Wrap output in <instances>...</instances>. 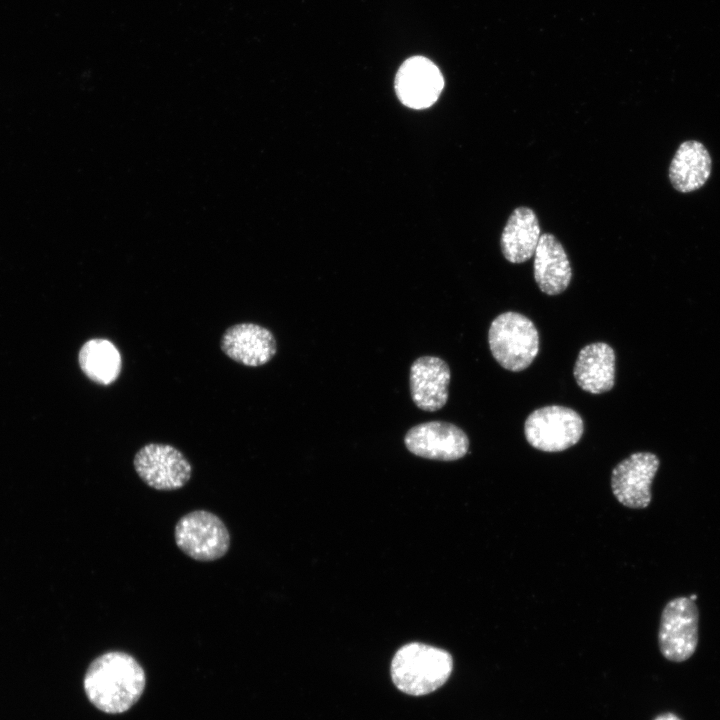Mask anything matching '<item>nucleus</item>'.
Returning a JSON list of instances; mask_svg holds the SVG:
<instances>
[{
    "mask_svg": "<svg viewBox=\"0 0 720 720\" xmlns=\"http://www.w3.org/2000/svg\"><path fill=\"white\" fill-rule=\"evenodd\" d=\"M581 416L571 408L551 405L533 411L526 419L528 443L541 451L559 452L575 445L583 434Z\"/></svg>",
    "mask_w": 720,
    "mask_h": 720,
    "instance_id": "obj_5",
    "label": "nucleus"
},
{
    "mask_svg": "<svg viewBox=\"0 0 720 720\" xmlns=\"http://www.w3.org/2000/svg\"><path fill=\"white\" fill-rule=\"evenodd\" d=\"M712 171L708 149L697 140H686L677 148L668 170L672 187L680 193L694 192L707 182Z\"/></svg>",
    "mask_w": 720,
    "mask_h": 720,
    "instance_id": "obj_13",
    "label": "nucleus"
},
{
    "mask_svg": "<svg viewBox=\"0 0 720 720\" xmlns=\"http://www.w3.org/2000/svg\"><path fill=\"white\" fill-rule=\"evenodd\" d=\"M133 465L141 480L160 491L182 488L188 483L192 466L177 448L161 443H149L138 450Z\"/></svg>",
    "mask_w": 720,
    "mask_h": 720,
    "instance_id": "obj_7",
    "label": "nucleus"
},
{
    "mask_svg": "<svg viewBox=\"0 0 720 720\" xmlns=\"http://www.w3.org/2000/svg\"><path fill=\"white\" fill-rule=\"evenodd\" d=\"M407 449L416 456L454 461L466 455L469 439L466 433L456 425L443 421H431L418 424L405 435Z\"/></svg>",
    "mask_w": 720,
    "mask_h": 720,
    "instance_id": "obj_9",
    "label": "nucleus"
},
{
    "mask_svg": "<svg viewBox=\"0 0 720 720\" xmlns=\"http://www.w3.org/2000/svg\"><path fill=\"white\" fill-rule=\"evenodd\" d=\"M572 269L559 240L550 233L540 236L534 253V278L548 295L562 293L569 285Z\"/></svg>",
    "mask_w": 720,
    "mask_h": 720,
    "instance_id": "obj_14",
    "label": "nucleus"
},
{
    "mask_svg": "<svg viewBox=\"0 0 720 720\" xmlns=\"http://www.w3.org/2000/svg\"><path fill=\"white\" fill-rule=\"evenodd\" d=\"M540 236L535 212L525 206L516 208L510 214L501 235L500 245L505 259L515 264L530 259Z\"/></svg>",
    "mask_w": 720,
    "mask_h": 720,
    "instance_id": "obj_16",
    "label": "nucleus"
},
{
    "mask_svg": "<svg viewBox=\"0 0 720 720\" xmlns=\"http://www.w3.org/2000/svg\"><path fill=\"white\" fill-rule=\"evenodd\" d=\"M178 548L197 561H214L230 547V534L224 522L214 513L195 510L179 519L174 530Z\"/></svg>",
    "mask_w": 720,
    "mask_h": 720,
    "instance_id": "obj_4",
    "label": "nucleus"
},
{
    "mask_svg": "<svg viewBox=\"0 0 720 720\" xmlns=\"http://www.w3.org/2000/svg\"><path fill=\"white\" fill-rule=\"evenodd\" d=\"M78 361L82 372L100 385L112 384L121 373V354L107 339L94 338L85 342L79 351Z\"/></svg>",
    "mask_w": 720,
    "mask_h": 720,
    "instance_id": "obj_17",
    "label": "nucleus"
},
{
    "mask_svg": "<svg viewBox=\"0 0 720 720\" xmlns=\"http://www.w3.org/2000/svg\"><path fill=\"white\" fill-rule=\"evenodd\" d=\"M450 369L441 358L423 356L410 368V393L415 405L424 411L441 409L448 399Z\"/></svg>",
    "mask_w": 720,
    "mask_h": 720,
    "instance_id": "obj_12",
    "label": "nucleus"
},
{
    "mask_svg": "<svg viewBox=\"0 0 720 720\" xmlns=\"http://www.w3.org/2000/svg\"><path fill=\"white\" fill-rule=\"evenodd\" d=\"M452 669L453 659L447 651L412 642L395 653L391 662V677L400 691L419 696L442 686Z\"/></svg>",
    "mask_w": 720,
    "mask_h": 720,
    "instance_id": "obj_2",
    "label": "nucleus"
},
{
    "mask_svg": "<svg viewBox=\"0 0 720 720\" xmlns=\"http://www.w3.org/2000/svg\"><path fill=\"white\" fill-rule=\"evenodd\" d=\"M444 87L443 76L429 59L414 56L407 59L395 77V90L400 101L413 109L434 104Z\"/></svg>",
    "mask_w": 720,
    "mask_h": 720,
    "instance_id": "obj_10",
    "label": "nucleus"
},
{
    "mask_svg": "<svg viewBox=\"0 0 720 720\" xmlns=\"http://www.w3.org/2000/svg\"><path fill=\"white\" fill-rule=\"evenodd\" d=\"M222 352L233 361L249 367L268 363L276 354L272 332L258 324L239 323L225 330L220 339Z\"/></svg>",
    "mask_w": 720,
    "mask_h": 720,
    "instance_id": "obj_11",
    "label": "nucleus"
},
{
    "mask_svg": "<svg viewBox=\"0 0 720 720\" xmlns=\"http://www.w3.org/2000/svg\"><path fill=\"white\" fill-rule=\"evenodd\" d=\"M488 341L495 360L513 372L527 368L539 351V335L533 322L511 311L492 321Z\"/></svg>",
    "mask_w": 720,
    "mask_h": 720,
    "instance_id": "obj_3",
    "label": "nucleus"
},
{
    "mask_svg": "<svg viewBox=\"0 0 720 720\" xmlns=\"http://www.w3.org/2000/svg\"><path fill=\"white\" fill-rule=\"evenodd\" d=\"M689 599L692 600V601H694V600L697 599V595H696V594H692L691 596H689Z\"/></svg>",
    "mask_w": 720,
    "mask_h": 720,
    "instance_id": "obj_19",
    "label": "nucleus"
},
{
    "mask_svg": "<svg viewBox=\"0 0 720 720\" xmlns=\"http://www.w3.org/2000/svg\"><path fill=\"white\" fill-rule=\"evenodd\" d=\"M659 466V458L651 452H636L619 462L611 474V488L616 499L629 508L647 507Z\"/></svg>",
    "mask_w": 720,
    "mask_h": 720,
    "instance_id": "obj_8",
    "label": "nucleus"
},
{
    "mask_svg": "<svg viewBox=\"0 0 720 720\" xmlns=\"http://www.w3.org/2000/svg\"><path fill=\"white\" fill-rule=\"evenodd\" d=\"M577 384L592 394L607 392L614 386L615 354L611 346L603 342L583 347L574 366Z\"/></svg>",
    "mask_w": 720,
    "mask_h": 720,
    "instance_id": "obj_15",
    "label": "nucleus"
},
{
    "mask_svg": "<svg viewBox=\"0 0 720 720\" xmlns=\"http://www.w3.org/2000/svg\"><path fill=\"white\" fill-rule=\"evenodd\" d=\"M146 675L139 662L122 651L106 652L89 665L83 680L88 700L99 710L119 714L141 697Z\"/></svg>",
    "mask_w": 720,
    "mask_h": 720,
    "instance_id": "obj_1",
    "label": "nucleus"
},
{
    "mask_svg": "<svg viewBox=\"0 0 720 720\" xmlns=\"http://www.w3.org/2000/svg\"><path fill=\"white\" fill-rule=\"evenodd\" d=\"M699 613L689 597L670 600L662 610L658 644L662 655L672 662L688 660L698 645Z\"/></svg>",
    "mask_w": 720,
    "mask_h": 720,
    "instance_id": "obj_6",
    "label": "nucleus"
},
{
    "mask_svg": "<svg viewBox=\"0 0 720 720\" xmlns=\"http://www.w3.org/2000/svg\"><path fill=\"white\" fill-rule=\"evenodd\" d=\"M654 720H681L677 715L673 713H664L658 715Z\"/></svg>",
    "mask_w": 720,
    "mask_h": 720,
    "instance_id": "obj_18",
    "label": "nucleus"
}]
</instances>
